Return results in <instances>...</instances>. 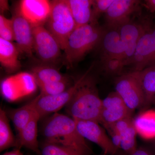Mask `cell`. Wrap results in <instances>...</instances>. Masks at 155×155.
<instances>
[{
  "label": "cell",
  "mask_w": 155,
  "mask_h": 155,
  "mask_svg": "<svg viewBox=\"0 0 155 155\" xmlns=\"http://www.w3.org/2000/svg\"><path fill=\"white\" fill-rule=\"evenodd\" d=\"M42 134L45 142L91 154L85 139L78 133L75 120L64 114L55 113L44 122Z\"/></svg>",
  "instance_id": "1"
},
{
  "label": "cell",
  "mask_w": 155,
  "mask_h": 155,
  "mask_svg": "<svg viewBox=\"0 0 155 155\" xmlns=\"http://www.w3.org/2000/svg\"><path fill=\"white\" fill-rule=\"evenodd\" d=\"M102 106L95 81L89 74L66 106V110L73 119L100 123Z\"/></svg>",
  "instance_id": "2"
},
{
  "label": "cell",
  "mask_w": 155,
  "mask_h": 155,
  "mask_svg": "<svg viewBox=\"0 0 155 155\" xmlns=\"http://www.w3.org/2000/svg\"><path fill=\"white\" fill-rule=\"evenodd\" d=\"M105 30L98 24L90 23L76 27L69 36L64 50L65 59L72 66L101 43Z\"/></svg>",
  "instance_id": "3"
},
{
  "label": "cell",
  "mask_w": 155,
  "mask_h": 155,
  "mask_svg": "<svg viewBox=\"0 0 155 155\" xmlns=\"http://www.w3.org/2000/svg\"><path fill=\"white\" fill-rule=\"evenodd\" d=\"M51 2V13L44 26L57 40L61 50L64 51L69 36L76 28V24L66 0Z\"/></svg>",
  "instance_id": "4"
},
{
  "label": "cell",
  "mask_w": 155,
  "mask_h": 155,
  "mask_svg": "<svg viewBox=\"0 0 155 155\" xmlns=\"http://www.w3.org/2000/svg\"><path fill=\"white\" fill-rule=\"evenodd\" d=\"M115 86L116 91L131 113L144 106V94L134 71L118 76Z\"/></svg>",
  "instance_id": "5"
},
{
  "label": "cell",
  "mask_w": 155,
  "mask_h": 155,
  "mask_svg": "<svg viewBox=\"0 0 155 155\" xmlns=\"http://www.w3.org/2000/svg\"><path fill=\"white\" fill-rule=\"evenodd\" d=\"M94 65H91L84 74L81 75L73 84L59 94L51 96H37L35 108L37 113L40 118L52 113H57L64 106L67 105L80 86L81 84L89 74Z\"/></svg>",
  "instance_id": "6"
},
{
  "label": "cell",
  "mask_w": 155,
  "mask_h": 155,
  "mask_svg": "<svg viewBox=\"0 0 155 155\" xmlns=\"http://www.w3.org/2000/svg\"><path fill=\"white\" fill-rule=\"evenodd\" d=\"M34 51L45 63H54L61 55V48L57 40L44 25L33 27Z\"/></svg>",
  "instance_id": "7"
},
{
  "label": "cell",
  "mask_w": 155,
  "mask_h": 155,
  "mask_svg": "<svg viewBox=\"0 0 155 155\" xmlns=\"http://www.w3.org/2000/svg\"><path fill=\"white\" fill-rule=\"evenodd\" d=\"M74 120L78 131L82 137L98 145L102 149L104 154H116L119 150L115 146L110 137L99 123L93 121Z\"/></svg>",
  "instance_id": "8"
},
{
  "label": "cell",
  "mask_w": 155,
  "mask_h": 155,
  "mask_svg": "<svg viewBox=\"0 0 155 155\" xmlns=\"http://www.w3.org/2000/svg\"><path fill=\"white\" fill-rule=\"evenodd\" d=\"M132 113L116 91L111 92L102 100L100 123L104 126L115 124L128 117Z\"/></svg>",
  "instance_id": "9"
},
{
  "label": "cell",
  "mask_w": 155,
  "mask_h": 155,
  "mask_svg": "<svg viewBox=\"0 0 155 155\" xmlns=\"http://www.w3.org/2000/svg\"><path fill=\"white\" fill-rule=\"evenodd\" d=\"M131 64L134 71L155 65V29L146 31L140 38Z\"/></svg>",
  "instance_id": "10"
},
{
  "label": "cell",
  "mask_w": 155,
  "mask_h": 155,
  "mask_svg": "<svg viewBox=\"0 0 155 155\" xmlns=\"http://www.w3.org/2000/svg\"><path fill=\"white\" fill-rule=\"evenodd\" d=\"M137 0H114L105 14L106 23L109 29H119L130 21V17L138 8Z\"/></svg>",
  "instance_id": "11"
},
{
  "label": "cell",
  "mask_w": 155,
  "mask_h": 155,
  "mask_svg": "<svg viewBox=\"0 0 155 155\" xmlns=\"http://www.w3.org/2000/svg\"><path fill=\"white\" fill-rule=\"evenodd\" d=\"M14 38L20 53L31 57L33 54V27L17 8L12 18Z\"/></svg>",
  "instance_id": "12"
},
{
  "label": "cell",
  "mask_w": 155,
  "mask_h": 155,
  "mask_svg": "<svg viewBox=\"0 0 155 155\" xmlns=\"http://www.w3.org/2000/svg\"><path fill=\"white\" fill-rule=\"evenodd\" d=\"M18 9L32 27L44 25L51 13V2L47 0H23L20 2Z\"/></svg>",
  "instance_id": "13"
},
{
  "label": "cell",
  "mask_w": 155,
  "mask_h": 155,
  "mask_svg": "<svg viewBox=\"0 0 155 155\" xmlns=\"http://www.w3.org/2000/svg\"><path fill=\"white\" fill-rule=\"evenodd\" d=\"M125 51L126 65L132 63L137 46L143 35L147 30L140 23L130 21L119 29Z\"/></svg>",
  "instance_id": "14"
},
{
  "label": "cell",
  "mask_w": 155,
  "mask_h": 155,
  "mask_svg": "<svg viewBox=\"0 0 155 155\" xmlns=\"http://www.w3.org/2000/svg\"><path fill=\"white\" fill-rule=\"evenodd\" d=\"M131 117H128L118 121L113 124L121 138L120 149L123 150L127 155H130L136 150V130Z\"/></svg>",
  "instance_id": "15"
},
{
  "label": "cell",
  "mask_w": 155,
  "mask_h": 155,
  "mask_svg": "<svg viewBox=\"0 0 155 155\" xmlns=\"http://www.w3.org/2000/svg\"><path fill=\"white\" fill-rule=\"evenodd\" d=\"M40 117L36 113L30 122L24 128L18 132L17 139V148L24 147L38 155H41L39 149L38 141V123Z\"/></svg>",
  "instance_id": "16"
},
{
  "label": "cell",
  "mask_w": 155,
  "mask_h": 155,
  "mask_svg": "<svg viewBox=\"0 0 155 155\" xmlns=\"http://www.w3.org/2000/svg\"><path fill=\"white\" fill-rule=\"evenodd\" d=\"M102 57H117L125 61V51L118 29L105 31L101 41Z\"/></svg>",
  "instance_id": "17"
},
{
  "label": "cell",
  "mask_w": 155,
  "mask_h": 155,
  "mask_svg": "<svg viewBox=\"0 0 155 155\" xmlns=\"http://www.w3.org/2000/svg\"><path fill=\"white\" fill-rule=\"evenodd\" d=\"M19 53L16 45L0 38V63L7 72L13 73L21 68Z\"/></svg>",
  "instance_id": "18"
},
{
  "label": "cell",
  "mask_w": 155,
  "mask_h": 155,
  "mask_svg": "<svg viewBox=\"0 0 155 155\" xmlns=\"http://www.w3.org/2000/svg\"><path fill=\"white\" fill-rule=\"evenodd\" d=\"M66 2L74 19L76 27L91 23L93 1L66 0Z\"/></svg>",
  "instance_id": "19"
},
{
  "label": "cell",
  "mask_w": 155,
  "mask_h": 155,
  "mask_svg": "<svg viewBox=\"0 0 155 155\" xmlns=\"http://www.w3.org/2000/svg\"><path fill=\"white\" fill-rule=\"evenodd\" d=\"M37 98V97L25 105L17 109H11L6 112L18 132L28 125L36 114L35 104Z\"/></svg>",
  "instance_id": "20"
},
{
  "label": "cell",
  "mask_w": 155,
  "mask_h": 155,
  "mask_svg": "<svg viewBox=\"0 0 155 155\" xmlns=\"http://www.w3.org/2000/svg\"><path fill=\"white\" fill-rule=\"evenodd\" d=\"M137 134L145 140L155 138V110H147L133 120Z\"/></svg>",
  "instance_id": "21"
},
{
  "label": "cell",
  "mask_w": 155,
  "mask_h": 155,
  "mask_svg": "<svg viewBox=\"0 0 155 155\" xmlns=\"http://www.w3.org/2000/svg\"><path fill=\"white\" fill-rule=\"evenodd\" d=\"M134 72L144 94V106L147 105L155 99V65Z\"/></svg>",
  "instance_id": "22"
},
{
  "label": "cell",
  "mask_w": 155,
  "mask_h": 155,
  "mask_svg": "<svg viewBox=\"0 0 155 155\" xmlns=\"http://www.w3.org/2000/svg\"><path fill=\"white\" fill-rule=\"evenodd\" d=\"M31 73L38 85L53 81L68 80V78L59 71L48 66H39L34 67Z\"/></svg>",
  "instance_id": "23"
},
{
  "label": "cell",
  "mask_w": 155,
  "mask_h": 155,
  "mask_svg": "<svg viewBox=\"0 0 155 155\" xmlns=\"http://www.w3.org/2000/svg\"><path fill=\"white\" fill-rule=\"evenodd\" d=\"M17 147V140L14 137L9 123L7 113L0 110V151L11 147Z\"/></svg>",
  "instance_id": "24"
},
{
  "label": "cell",
  "mask_w": 155,
  "mask_h": 155,
  "mask_svg": "<svg viewBox=\"0 0 155 155\" xmlns=\"http://www.w3.org/2000/svg\"><path fill=\"white\" fill-rule=\"evenodd\" d=\"M41 155H90L78 150L45 142L41 147Z\"/></svg>",
  "instance_id": "25"
},
{
  "label": "cell",
  "mask_w": 155,
  "mask_h": 155,
  "mask_svg": "<svg viewBox=\"0 0 155 155\" xmlns=\"http://www.w3.org/2000/svg\"><path fill=\"white\" fill-rule=\"evenodd\" d=\"M102 61L104 70L110 75H121L126 65L123 59L117 57H102Z\"/></svg>",
  "instance_id": "26"
},
{
  "label": "cell",
  "mask_w": 155,
  "mask_h": 155,
  "mask_svg": "<svg viewBox=\"0 0 155 155\" xmlns=\"http://www.w3.org/2000/svg\"><path fill=\"white\" fill-rule=\"evenodd\" d=\"M69 80L53 81L39 85L41 96H51L57 95L65 91L67 88Z\"/></svg>",
  "instance_id": "27"
},
{
  "label": "cell",
  "mask_w": 155,
  "mask_h": 155,
  "mask_svg": "<svg viewBox=\"0 0 155 155\" xmlns=\"http://www.w3.org/2000/svg\"><path fill=\"white\" fill-rule=\"evenodd\" d=\"M0 38L11 42L15 41L13 21L2 14L0 15Z\"/></svg>",
  "instance_id": "28"
},
{
  "label": "cell",
  "mask_w": 155,
  "mask_h": 155,
  "mask_svg": "<svg viewBox=\"0 0 155 155\" xmlns=\"http://www.w3.org/2000/svg\"><path fill=\"white\" fill-rule=\"evenodd\" d=\"M114 0H94L92 6V23L98 24L97 20L100 16L105 14Z\"/></svg>",
  "instance_id": "29"
},
{
  "label": "cell",
  "mask_w": 155,
  "mask_h": 155,
  "mask_svg": "<svg viewBox=\"0 0 155 155\" xmlns=\"http://www.w3.org/2000/svg\"><path fill=\"white\" fill-rule=\"evenodd\" d=\"M144 5L151 13L155 12V0H146L145 1Z\"/></svg>",
  "instance_id": "30"
},
{
  "label": "cell",
  "mask_w": 155,
  "mask_h": 155,
  "mask_svg": "<svg viewBox=\"0 0 155 155\" xmlns=\"http://www.w3.org/2000/svg\"><path fill=\"white\" fill-rule=\"evenodd\" d=\"M130 155H153L152 153L148 150H147L143 148H137L136 150L131 154Z\"/></svg>",
  "instance_id": "31"
},
{
  "label": "cell",
  "mask_w": 155,
  "mask_h": 155,
  "mask_svg": "<svg viewBox=\"0 0 155 155\" xmlns=\"http://www.w3.org/2000/svg\"><path fill=\"white\" fill-rule=\"evenodd\" d=\"M0 8H1V13H3L5 11L8 10V4L7 1H0Z\"/></svg>",
  "instance_id": "32"
},
{
  "label": "cell",
  "mask_w": 155,
  "mask_h": 155,
  "mask_svg": "<svg viewBox=\"0 0 155 155\" xmlns=\"http://www.w3.org/2000/svg\"><path fill=\"white\" fill-rule=\"evenodd\" d=\"M2 155H23V154L20 151V148H16L11 151L5 153Z\"/></svg>",
  "instance_id": "33"
},
{
  "label": "cell",
  "mask_w": 155,
  "mask_h": 155,
  "mask_svg": "<svg viewBox=\"0 0 155 155\" xmlns=\"http://www.w3.org/2000/svg\"><path fill=\"white\" fill-rule=\"evenodd\" d=\"M101 155H106V154H104H104H103Z\"/></svg>",
  "instance_id": "34"
}]
</instances>
